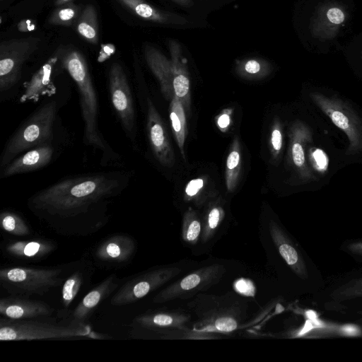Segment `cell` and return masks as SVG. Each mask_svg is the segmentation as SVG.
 <instances>
[{"mask_svg": "<svg viewBox=\"0 0 362 362\" xmlns=\"http://www.w3.org/2000/svg\"><path fill=\"white\" fill-rule=\"evenodd\" d=\"M291 139L292 161L303 179L311 180L313 175L307 165L305 153L306 144L312 139L310 128L302 122L296 123L293 127Z\"/></svg>", "mask_w": 362, "mask_h": 362, "instance_id": "obj_21", "label": "cell"}, {"mask_svg": "<svg viewBox=\"0 0 362 362\" xmlns=\"http://www.w3.org/2000/svg\"><path fill=\"white\" fill-rule=\"evenodd\" d=\"M237 320L231 316H220L214 321V327L221 332H230L238 327Z\"/></svg>", "mask_w": 362, "mask_h": 362, "instance_id": "obj_35", "label": "cell"}, {"mask_svg": "<svg viewBox=\"0 0 362 362\" xmlns=\"http://www.w3.org/2000/svg\"><path fill=\"white\" fill-rule=\"evenodd\" d=\"M119 279L112 274L89 291L74 309L71 324L83 325L95 309L119 286Z\"/></svg>", "mask_w": 362, "mask_h": 362, "instance_id": "obj_16", "label": "cell"}, {"mask_svg": "<svg viewBox=\"0 0 362 362\" xmlns=\"http://www.w3.org/2000/svg\"><path fill=\"white\" fill-rule=\"evenodd\" d=\"M35 37L4 40L0 44V93L11 90L21 77L24 63L38 49Z\"/></svg>", "mask_w": 362, "mask_h": 362, "instance_id": "obj_8", "label": "cell"}, {"mask_svg": "<svg viewBox=\"0 0 362 362\" xmlns=\"http://www.w3.org/2000/svg\"><path fill=\"white\" fill-rule=\"evenodd\" d=\"M235 289L240 294L247 296H254L255 287L252 281L240 278L234 283Z\"/></svg>", "mask_w": 362, "mask_h": 362, "instance_id": "obj_36", "label": "cell"}, {"mask_svg": "<svg viewBox=\"0 0 362 362\" xmlns=\"http://www.w3.org/2000/svg\"><path fill=\"white\" fill-rule=\"evenodd\" d=\"M139 17L162 24H184L186 20L173 13L160 11L145 0H117Z\"/></svg>", "mask_w": 362, "mask_h": 362, "instance_id": "obj_23", "label": "cell"}, {"mask_svg": "<svg viewBox=\"0 0 362 362\" xmlns=\"http://www.w3.org/2000/svg\"><path fill=\"white\" fill-rule=\"evenodd\" d=\"M271 238L280 255L300 279H306L308 272L304 258L286 232L274 221L269 224Z\"/></svg>", "mask_w": 362, "mask_h": 362, "instance_id": "obj_17", "label": "cell"}, {"mask_svg": "<svg viewBox=\"0 0 362 362\" xmlns=\"http://www.w3.org/2000/svg\"><path fill=\"white\" fill-rule=\"evenodd\" d=\"M136 251V243L132 237L117 234L103 240L98 246L95 256L103 262L122 264L129 261Z\"/></svg>", "mask_w": 362, "mask_h": 362, "instance_id": "obj_18", "label": "cell"}, {"mask_svg": "<svg viewBox=\"0 0 362 362\" xmlns=\"http://www.w3.org/2000/svg\"><path fill=\"white\" fill-rule=\"evenodd\" d=\"M58 111V101L52 100L42 104L30 115L7 142L0 160L1 169L21 153L40 145L52 143Z\"/></svg>", "mask_w": 362, "mask_h": 362, "instance_id": "obj_3", "label": "cell"}, {"mask_svg": "<svg viewBox=\"0 0 362 362\" xmlns=\"http://www.w3.org/2000/svg\"><path fill=\"white\" fill-rule=\"evenodd\" d=\"M109 92L112 106L127 136L133 141L135 136V110L131 88L122 66L111 65L109 75Z\"/></svg>", "mask_w": 362, "mask_h": 362, "instance_id": "obj_11", "label": "cell"}, {"mask_svg": "<svg viewBox=\"0 0 362 362\" xmlns=\"http://www.w3.org/2000/svg\"><path fill=\"white\" fill-rule=\"evenodd\" d=\"M55 248L50 240L33 239L28 240H13L5 247L6 254L12 257L23 260H36L45 257Z\"/></svg>", "mask_w": 362, "mask_h": 362, "instance_id": "obj_22", "label": "cell"}, {"mask_svg": "<svg viewBox=\"0 0 362 362\" xmlns=\"http://www.w3.org/2000/svg\"><path fill=\"white\" fill-rule=\"evenodd\" d=\"M1 228L7 233L17 236H25L30 234V230L26 222L17 214L5 211L0 215Z\"/></svg>", "mask_w": 362, "mask_h": 362, "instance_id": "obj_27", "label": "cell"}, {"mask_svg": "<svg viewBox=\"0 0 362 362\" xmlns=\"http://www.w3.org/2000/svg\"><path fill=\"white\" fill-rule=\"evenodd\" d=\"M309 159L314 170L319 173H325L328 170L329 158L326 153L320 148H313L310 151Z\"/></svg>", "mask_w": 362, "mask_h": 362, "instance_id": "obj_34", "label": "cell"}, {"mask_svg": "<svg viewBox=\"0 0 362 362\" xmlns=\"http://www.w3.org/2000/svg\"><path fill=\"white\" fill-rule=\"evenodd\" d=\"M115 51V47L112 44L102 45L99 53L98 62H103L108 59Z\"/></svg>", "mask_w": 362, "mask_h": 362, "instance_id": "obj_38", "label": "cell"}, {"mask_svg": "<svg viewBox=\"0 0 362 362\" xmlns=\"http://www.w3.org/2000/svg\"><path fill=\"white\" fill-rule=\"evenodd\" d=\"M168 47L170 59L148 45L144 47V57L148 67L158 78L165 97L170 100L176 95L188 110L189 79L186 60L177 41L169 40Z\"/></svg>", "mask_w": 362, "mask_h": 362, "instance_id": "obj_4", "label": "cell"}, {"mask_svg": "<svg viewBox=\"0 0 362 362\" xmlns=\"http://www.w3.org/2000/svg\"><path fill=\"white\" fill-rule=\"evenodd\" d=\"M73 0H54V5L59 6L69 2H72Z\"/></svg>", "mask_w": 362, "mask_h": 362, "instance_id": "obj_44", "label": "cell"}, {"mask_svg": "<svg viewBox=\"0 0 362 362\" xmlns=\"http://www.w3.org/2000/svg\"><path fill=\"white\" fill-rule=\"evenodd\" d=\"M310 96L316 106L332 122L344 132L349 139L346 154L353 156L362 151V120L346 101L320 92H312Z\"/></svg>", "mask_w": 362, "mask_h": 362, "instance_id": "obj_7", "label": "cell"}, {"mask_svg": "<svg viewBox=\"0 0 362 362\" xmlns=\"http://www.w3.org/2000/svg\"><path fill=\"white\" fill-rule=\"evenodd\" d=\"M181 269L163 267L141 273L123 284L115 293L110 303L122 306L138 301L177 276Z\"/></svg>", "mask_w": 362, "mask_h": 362, "instance_id": "obj_10", "label": "cell"}, {"mask_svg": "<svg viewBox=\"0 0 362 362\" xmlns=\"http://www.w3.org/2000/svg\"><path fill=\"white\" fill-rule=\"evenodd\" d=\"M345 18V13L339 6L329 4L322 5L317 8L313 17L310 32L318 39L332 38Z\"/></svg>", "mask_w": 362, "mask_h": 362, "instance_id": "obj_19", "label": "cell"}, {"mask_svg": "<svg viewBox=\"0 0 362 362\" xmlns=\"http://www.w3.org/2000/svg\"><path fill=\"white\" fill-rule=\"evenodd\" d=\"M223 218V212L219 207L212 208L203 224L201 238L204 242L208 241L217 230L221 221Z\"/></svg>", "mask_w": 362, "mask_h": 362, "instance_id": "obj_32", "label": "cell"}, {"mask_svg": "<svg viewBox=\"0 0 362 362\" xmlns=\"http://www.w3.org/2000/svg\"><path fill=\"white\" fill-rule=\"evenodd\" d=\"M61 269L6 267L0 270L1 286L13 296L43 295L62 284Z\"/></svg>", "mask_w": 362, "mask_h": 362, "instance_id": "obj_6", "label": "cell"}, {"mask_svg": "<svg viewBox=\"0 0 362 362\" xmlns=\"http://www.w3.org/2000/svg\"><path fill=\"white\" fill-rule=\"evenodd\" d=\"M58 62L59 57L56 52L33 75L25 84V90L20 98L21 103L37 101L40 97L54 92L51 77L54 67Z\"/></svg>", "mask_w": 362, "mask_h": 362, "instance_id": "obj_20", "label": "cell"}, {"mask_svg": "<svg viewBox=\"0 0 362 362\" xmlns=\"http://www.w3.org/2000/svg\"><path fill=\"white\" fill-rule=\"evenodd\" d=\"M226 272L224 265L214 264L194 271L161 290L153 299L162 303L175 299H187L218 284Z\"/></svg>", "mask_w": 362, "mask_h": 362, "instance_id": "obj_9", "label": "cell"}, {"mask_svg": "<svg viewBox=\"0 0 362 362\" xmlns=\"http://www.w3.org/2000/svg\"><path fill=\"white\" fill-rule=\"evenodd\" d=\"M177 4L183 6H190L192 4V0H173Z\"/></svg>", "mask_w": 362, "mask_h": 362, "instance_id": "obj_43", "label": "cell"}, {"mask_svg": "<svg viewBox=\"0 0 362 362\" xmlns=\"http://www.w3.org/2000/svg\"><path fill=\"white\" fill-rule=\"evenodd\" d=\"M203 180L200 178L192 180L187 184L185 193L188 197H194L203 187Z\"/></svg>", "mask_w": 362, "mask_h": 362, "instance_id": "obj_37", "label": "cell"}, {"mask_svg": "<svg viewBox=\"0 0 362 362\" xmlns=\"http://www.w3.org/2000/svg\"><path fill=\"white\" fill-rule=\"evenodd\" d=\"M337 300L362 297V276L354 278L339 286L331 294Z\"/></svg>", "mask_w": 362, "mask_h": 362, "instance_id": "obj_29", "label": "cell"}, {"mask_svg": "<svg viewBox=\"0 0 362 362\" xmlns=\"http://www.w3.org/2000/svg\"><path fill=\"white\" fill-rule=\"evenodd\" d=\"M237 68L242 75L262 76L269 71L270 66L264 59L250 58L238 62Z\"/></svg>", "mask_w": 362, "mask_h": 362, "instance_id": "obj_30", "label": "cell"}, {"mask_svg": "<svg viewBox=\"0 0 362 362\" xmlns=\"http://www.w3.org/2000/svg\"><path fill=\"white\" fill-rule=\"evenodd\" d=\"M1 1H3V0H1Z\"/></svg>", "mask_w": 362, "mask_h": 362, "instance_id": "obj_45", "label": "cell"}, {"mask_svg": "<svg viewBox=\"0 0 362 362\" xmlns=\"http://www.w3.org/2000/svg\"><path fill=\"white\" fill-rule=\"evenodd\" d=\"M190 317L183 313L157 311L136 316L132 321L135 327L158 333L184 330Z\"/></svg>", "mask_w": 362, "mask_h": 362, "instance_id": "obj_15", "label": "cell"}, {"mask_svg": "<svg viewBox=\"0 0 362 362\" xmlns=\"http://www.w3.org/2000/svg\"><path fill=\"white\" fill-rule=\"evenodd\" d=\"M89 327L83 325H59L35 320L1 317V341H22L74 337H95Z\"/></svg>", "mask_w": 362, "mask_h": 362, "instance_id": "obj_5", "label": "cell"}, {"mask_svg": "<svg viewBox=\"0 0 362 362\" xmlns=\"http://www.w3.org/2000/svg\"><path fill=\"white\" fill-rule=\"evenodd\" d=\"M230 122V116L227 114L221 115L217 121V124L221 129H226Z\"/></svg>", "mask_w": 362, "mask_h": 362, "instance_id": "obj_42", "label": "cell"}, {"mask_svg": "<svg viewBox=\"0 0 362 362\" xmlns=\"http://www.w3.org/2000/svg\"><path fill=\"white\" fill-rule=\"evenodd\" d=\"M83 283V274L76 272L64 281L62 291V303L68 308L77 296Z\"/></svg>", "mask_w": 362, "mask_h": 362, "instance_id": "obj_31", "label": "cell"}, {"mask_svg": "<svg viewBox=\"0 0 362 362\" xmlns=\"http://www.w3.org/2000/svg\"><path fill=\"white\" fill-rule=\"evenodd\" d=\"M54 148L52 143L40 145L16 157L1 170V178L29 173L47 166L52 160Z\"/></svg>", "mask_w": 362, "mask_h": 362, "instance_id": "obj_14", "label": "cell"}, {"mask_svg": "<svg viewBox=\"0 0 362 362\" xmlns=\"http://www.w3.org/2000/svg\"><path fill=\"white\" fill-rule=\"evenodd\" d=\"M129 180L130 173L119 171L69 177L35 193L28 205L42 214L76 217L119 195Z\"/></svg>", "mask_w": 362, "mask_h": 362, "instance_id": "obj_1", "label": "cell"}, {"mask_svg": "<svg viewBox=\"0 0 362 362\" xmlns=\"http://www.w3.org/2000/svg\"><path fill=\"white\" fill-rule=\"evenodd\" d=\"M147 130L151 148L158 161L165 166L173 165L174 153L165 127L149 99L147 102Z\"/></svg>", "mask_w": 362, "mask_h": 362, "instance_id": "obj_12", "label": "cell"}, {"mask_svg": "<svg viewBox=\"0 0 362 362\" xmlns=\"http://www.w3.org/2000/svg\"><path fill=\"white\" fill-rule=\"evenodd\" d=\"M346 250L352 255L362 257V240L349 243L346 246Z\"/></svg>", "mask_w": 362, "mask_h": 362, "instance_id": "obj_40", "label": "cell"}, {"mask_svg": "<svg viewBox=\"0 0 362 362\" xmlns=\"http://www.w3.org/2000/svg\"><path fill=\"white\" fill-rule=\"evenodd\" d=\"M17 27L21 32H28L35 29V25L27 19L21 21Z\"/></svg>", "mask_w": 362, "mask_h": 362, "instance_id": "obj_41", "label": "cell"}, {"mask_svg": "<svg viewBox=\"0 0 362 362\" xmlns=\"http://www.w3.org/2000/svg\"><path fill=\"white\" fill-rule=\"evenodd\" d=\"M81 11V7L73 1L57 6L49 18V23L54 25L71 26L76 23Z\"/></svg>", "mask_w": 362, "mask_h": 362, "instance_id": "obj_26", "label": "cell"}, {"mask_svg": "<svg viewBox=\"0 0 362 362\" xmlns=\"http://www.w3.org/2000/svg\"><path fill=\"white\" fill-rule=\"evenodd\" d=\"M271 141L273 148L276 152H279L282 147V135L279 128H275L273 129Z\"/></svg>", "mask_w": 362, "mask_h": 362, "instance_id": "obj_39", "label": "cell"}, {"mask_svg": "<svg viewBox=\"0 0 362 362\" xmlns=\"http://www.w3.org/2000/svg\"><path fill=\"white\" fill-rule=\"evenodd\" d=\"M202 225L194 211L189 210L184 216L182 238L190 245H195L202 235Z\"/></svg>", "mask_w": 362, "mask_h": 362, "instance_id": "obj_28", "label": "cell"}, {"mask_svg": "<svg viewBox=\"0 0 362 362\" xmlns=\"http://www.w3.org/2000/svg\"><path fill=\"white\" fill-rule=\"evenodd\" d=\"M57 54L62 68L69 73L78 90L85 144L100 150L103 159L107 161L118 159V155L107 144L98 128V98L84 56L74 48H64Z\"/></svg>", "mask_w": 362, "mask_h": 362, "instance_id": "obj_2", "label": "cell"}, {"mask_svg": "<svg viewBox=\"0 0 362 362\" xmlns=\"http://www.w3.org/2000/svg\"><path fill=\"white\" fill-rule=\"evenodd\" d=\"M54 309L48 304L25 296H12L0 300V313L9 319L27 320L50 316Z\"/></svg>", "mask_w": 362, "mask_h": 362, "instance_id": "obj_13", "label": "cell"}, {"mask_svg": "<svg viewBox=\"0 0 362 362\" xmlns=\"http://www.w3.org/2000/svg\"><path fill=\"white\" fill-rule=\"evenodd\" d=\"M76 29L87 42L94 45L98 42V15L93 5L88 4L82 10L76 23Z\"/></svg>", "mask_w": 362, "mask_h": 362, "instance_id": "obj_24", "label": "cell"}, {"mask_svg": "<svg viewBox=\"0 0 362 362\" xmlns=\"http://www.w3.org/2000/svg\"><path fill=\"white\" fill-rule=\"evenodd\" d=\"M240 156L239 151L233 149L227 158L226 161V182L228 190L231 191L236 183L240 170Z\"/></svg>", "mask_w": 362, "mask_h": 362, "instance_id": "obj_33", "label": "cell"}, {"mask_svg": "<svg viewBox=\"0 0 362 362\" xmlns=\"http://www.w3.org/2000/svg\"><path fill=\"white\" fill-rule=\"evenodd\" d=\"M170 117L178 146L184 156V143L186 134V121L183 105L175 95L170 100Z\"/></svg>", "mask_w": 362, "mask_h": 362, "instance_id": "obj_25", "label": "cell"}]
</instances>
